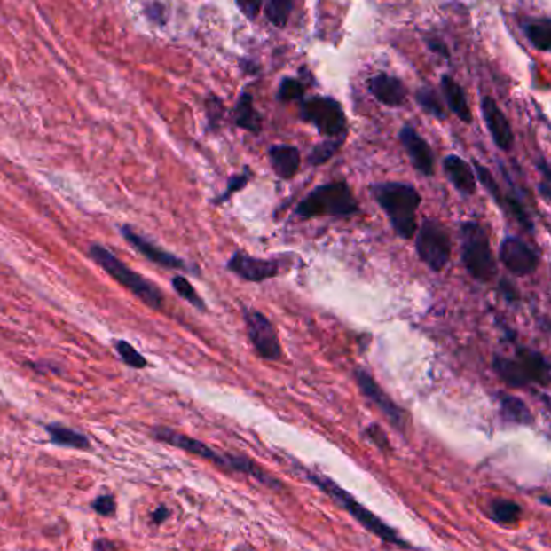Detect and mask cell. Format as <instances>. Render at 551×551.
Instances as JSON below:
<instances>
[{
	"instance_id": "6da1fadb",
	"label": "cell",
	"mask_w": 551,
	"mask_h": 551,
	"mask_svg": "<svg viewBox=\"0 0 551 551\" xmlns=\"http://www.w3.org/2000/svg\"><path fill=\"white\" fill-rule=\"evenodd\" d=\"M371 193L384 210L397 236L410 240L418 232L416 211L421 205V193L406 183H379L371 185Z\"/></svg>"
},
{
	"instance_id": "7a4b0ae2",
	"label": "cell",
	"mask_w": 551,
	"mask_h": 551,
	"mask_svg": "<svg viewBox=\"0 0 551 551\" xmlns=\"http://www.w3.org/2000/svg\"><path fill=\"white\" fill-rule=\"evenodd\" d=\"M153 437L160 440V442H165L168 445L176 446V448H181L187 453H193V455L201 456L203 460H209L211 463L216 464L223 469H228V471H237V473L248 474L255 477L256 481L262 482L264 485H270V487H279V482L274 481L272 477H270L268 474L264 473L263 469H260L256 464L244 458V456L228 455V453H218L216 450H213L211 446L205 445L201 440L197 438L189 437V436H184L176 432L173 429L168 428H157L153 429Z\"/></svg>"
},
{
	"instance_id": "3957f363",
	"label": "cell",
	"mask_w": 551,
	"mask_h": 551,
	"mask_svg": "<svg viewBox=\"0 0 551 551\" xmlns=\"http://www.w3.org/2000/svg\"><path fill=\"white\" fill-rule=\"evenodd\" d=\"M89 255L102 270H106L118 284L130 290L132 295L139 298L142 303L153 310L163 308V294L157 286L149 279L142 278L139 272H132L131 268L126 266L116 255L112 254L106 245H91Z\"/></svg>"
},
{
	"instance_id": "277c9868",
	"label": "cell",
	"mask_w": 551,
	"mask_h": 551,
	"mask_svg": "<svg viewBox=\"0 0 551 551\" xmlns=\"http://www.w3.org/2000/svg\"><path fill=\"white\" fill-rule=\"evenodd\" d=\"M461 234V260L466 272L477 282H490L497 276V263L492 252L489 232L479 221H464Z\"/></svg>"
},
{
	"instance_id": "5b68a950",
	"label": "cell",
	"mask_w": 551,
	"mask_h": 551,
	"mask_svg": "<svg viewBox=\"0 0 551 551\" xmlns=\"http://www.w3.org/2000/svg\"><path fill=\"white\" fill-rule=\"evenodd\" d=\"M359 210L358 201L345 181H334L316 187L298 203L302 218L318 216H351Z\"/></svg>"
},
{
	"instance_id": "8992f818",
	"label": "cell",
	"mask_w": 551,
	"mask_h": 551,
	"mask_svg": "<svg viewBox=\"0 0 551 551\" xmlns=\"http://www.w3.org/2000/svg\"><path fill=\"white\" fill-rule=\"evenodd\" d=\"M308 474V479H310V481L315 482L316 485L323 490L324 493H327V495H329L334 501H337L345 511H349L351 516L355 517L359 524L363 525L371 534H374L376 537H379V539H382L384 542L398 545V547H406V542L403 540L400 535L395 532L392 527H389V525L385 524L384 521H381L379 517L374 516L369 509H366L361 503H358L357 500L353 499L347 490L342 489L341 485H337L335 482L327 479L326 476H321V474Z\"/></svg>"
},
{
	"instance_id": "52a82bcc",
	"label": "cell",
	"mask_w": 551,
	"mask_h": 551,
	"mask_svg": "<svg viewBox=\"0 0 551 551\" xmlns=\"http://www.w3.org/2000/svg\"><path fill=\"white\" fill-rule=\"evenodd\" d=\"M416 252L432 272H442L452 256V240L437 219H424L416 232Z\"/></svg>"
},
{
	"instance_id": "ba28073f",
	"label": "cell",
	"mask_w": 551,
	"mask_h": 551,
	"mask_svg": "<svg viewBox=\"0 0 551 551\" xmlns=\"http://www.w3.org/2000/svg\"><path fill=\"white\" fill-rule=\"evenodd\" d=\"M302 120L313 124L326 138L345 136L347 118L341 104L333 97H311L302 104Z\"/></svg>"
},
{
	"instance_id": "9c48e42d",
	"label": "cell",
	"mask_w": 551,
	"mask_h": 551,
	"mask_svg": "<svg viewBox=\"0 0 551 551\" xmlns=\"http://www.w3.org/2000/svg\"><path fill=\"white\" fill-rule=\"evenodd\" d=\"M244 319L248 339L252 342L256 353L268 361L279 359L282 349L276 327L272 326V321L256 310H245Z\"/></svg>"
},
{
	"instance_id": "30bf717a",
	"label": "cell",
	"mask_w": 551,
	"mask_h": 551,
	"mask_svg": "<svg viewBox=\"0 0 551 551\" xmlns=\"http://www.w3.org/2000/svg\"><path fill=\"white\" fill-rule=\"evenodd\" d=\"M499 255L508 272L519 278L534 274L540 264L539 254L519 237H505L500 244Z\"/></svg>"
},
{
	"instance_id": "8fae6325",
	"label": "cell",
	"mask_w": 551,
	"mask_h": 551,
	"mask_svg": "<svg viewBox=\"0 0 551 551\" xmlns=\"http://www.w3.org/2000/svg\"><path fill=\"white\" fill-rule=\"evenodd\" d=\"M355 379H357V384H358L361 394L365 395L373 405H376L379 412L384 414L387 421L395 429H398L400 432H403V429H405V413H403L402 408L395 405L394 400L385 394L382 387L377 385L376 381L365 369H357L355 371Z\"/></svg>"
},
{
	"instance_id": "7c38bea8",
	"label": "cell",
	"mask_w": 551,
	"mask_h": 551,
	"mask_svg": "<svg viewBox=\"0 0 551 551\" xmlns=\"http://www.w3.org/2000/svg\"><path fill=\"white\" fill-rule=\"evenodd\" d=\"M398 138L402 142L403 149L412 160L414 169L428 177L434 176L436 158H434V152L430 149L428 140L424 139L413 126H403Z\"/></svg>"
},
{
	"instance_id": "4fadbf2b",
	"label": "cell",
	"mask_w": 551,
	"mask_h": 551,
	"mask_svg": "<svg viewBox=\"0 0 551 551\" xmlns=\"http://www.w3.org/2000/svg\"><path fill=\"white\" fill-rule=\"evenodd\" d=\"M228 270L239 278L250 282L272 279L279 274V263L276 260H263L256 256L236 252L228 262Z\"/></svg>"
},
{
	"instance_id": "5bb4252c",
	"label": "cell",
	"mask_w": 551,
	"mask_h": 551,
	"mask_svg": "<svg viewBox=\"0 0 551 551\" xmlns=\"http://www.w3.org/2000/svg\"><path fill=\"white\" fill-rule=\"evenodd\" d=\"M481 108L485 126L489 130L492 139L497 144V147L505 152L511 150L515 144V132L511 130V124L508 122L507 116L497 106V102L492 97H484Z\"/></svg>"
},
{
	"instance_id": "9a60e30c",
	"label": "cell",
	"mask_w": 551,
	"mask_h": 551,
	"mask_svg": "<svg viewBox=\"0 0 551 551\" xmlns=\"http://www.w3.org/2000/svg\"><path fill=\"white\" fill-rule=\"evenodd\" d=\"M122 234L140 255H144L147 260L155 263L158 266H163V268H168V270H187V263L181 260L179 256L163 250L161 247L152 244L146 237H142L139 232H136L131 226H122Z\"/></svg>"
},
{
	"instance_id": "2e32d148",
	"label": "cell",
	"mask_w": 551,
	"mask_h": 551,
	"mask_svg": "<svg viewBox=\"0 0 551 551\" xmlns=\"http://www.w3.org/2000/svg\"><path fill=\"white\" fill-rule=\"evenodd\" d=\"M367 88L377 102L385 106H402L406 100V88L402 81L385 73H377L369 79Z\"/></svg>"
},
{
	"instance_id": "e0dca14e",
	"label": "cell",
	"mask_w": 551,
	"mask_h": 551,
	"mask_svg": "<svg viewBox=\"0 0 551 551\" xmlns=\"http://www.w3.org/2000/svg\"><path fill=\"white\" fill-rule=\"evenodd\" d=\"M515 358L524 367L525 374L529 377L531 384L543 385V387L551 384V361L540 351L534 350L531 347L517 345Z\"/></svg>"
},
{
	"instance_id": "ac0fdd59",
	"label": "cell",
	"mask_w": 551,
	"mask_h": 551,
	"mask_svg": "<svg viewBox=\"0 0 551 551\" xmlns=\"http://www.w3.org/2000/svg\"><path fill=\"white\" fill-rule=\"evenodd\" d=\"M444 171L448 181L453 184L458 193L464 197H471L477 189V179L473 167L458 155H448L444 160Z\"/></svg>"
},
{
	"instance_id": "d6986e66",
	"label": "cell",
	"mask_w": 551,
	"mask_h": 551,
	"mask_svg": "<svg viewBox=\"0 0 551 551\" xmlns=\"http://www.w3.org/2000/svg\"><path fill=\"white\" fill-rule=\"evenodd\" d=\"M270 163L272 171L282 179H290L297 175L300 168V152L294 146H272L270 147Z\"/></svg>"
},
{
	"instance_id": "ffe728a7",
	"label": "cell",
	"mask_w": 551,
	"mask_h": 551,
	"mask_svg": "<svg viewBox=\"0 0 551 551\" xmlns=\"http://www.w3.org/2000/svg\"><path fill=\"white\" fill-rule=\"evenodd\" d=\"M492 369L511 389H524L527 385H531V381L525 374L524 367L516 358H508V357L497 355L492 359Z\"/></svg>"
},
{
	"instance_id": "44dd1931",
	"label": "cell",
	"mask_w": 551,
	"mask_h": 551,
	"mask_svg": "<svg viewBox=\"0 0 551 551\" xmlns=\"http://www.w3.org/2000/svg\"><path fill=\"white\" fill-rule=\"evenodd\" d=\"M440 86H442V92H444L446 106H450V110L466 124L473 122V114H471V108L464 94V89L456 83L455 79L442 76Z\"/></svg>"
},
{
	"instance_id": "7402d4cb",
	"label": "cell",
	"mask_w": 551,
	"mask_h": 551,
	"mask_svg": "<svg viewBox=\"0 0 551 551\" xmlns=\"http://www.w3.org/2000/svg\"><path fill=\"white\" fill-rule=\"evenodd\" d=\"M500 414L507 422L529 426L534 422V416L516 395L499 394Z\"/></svg>"
},
{
	"instance_id": "603a6c76",
	"label": "cell",
	"mask_w": 551,
	"mask_h": 551,
	"mask_svg": "<svg viewBox=\"0 0 551 551\" xmlns=\"http://www.w3.org/2000/svg\"><path fill=\"white\" fill-rule=\"evenodd\" d=\"M234 122L240 130L258 134L262 131V116L255 110L254 97L248 92H242L237 100L234 110Z\"/></svg>"
},
{
	"instance_id": "cb8c5ba5",
	"label": "cell",
	"mask_w": 551,
	"mask_h": 551,
	"mask_svg": "<svg viewBox=\"0 0 551 551\" xmlns=\"http://www.w3.org/2000/svg\"><path fill=\"white\" fill-rule=\"evenodd\" d=\"M45 430L55 445L71 446L78 450H88L91 446L89 438L75 429L67 428L61 424H49Z\"/></svg>"
},
{
	"instance_id": "d4e9b609",
	"label": "cell",
	"mask_w": 551,
	"mask_h": 551,
	"mask_svg": "<svg viewBox=\"0 0 551 551\" xmlns=\"http://www.w3.org/2000/svg\"><path fill=\"white\" fill-rule=\"evenodd\" d=\"M525 35L532 44L543 52H551V21L535 20L525 25Z\"/></svg>"
},
{
	"instance_id": "484cf974",
	"label": "cell",
	"mask_w": 551,
	"mask_h": 551,
	"mask_svg": "<svg viewBox=\"0 0 551 551\" xmlns=\"http://www.w3.org/2000/svg\"><path fill=\"white\" fill-rule=\"evenodd\" d=\"M292 9H294V0H263L264 17L268 18V21L274 27H286Z\"/></svg>"
},
{
	"instance_id": "4316f807",
	"label": "cell",
	"mask_w": 551,
	"mask_h": 551,
	"mask_svg": "<svg viewBox=\"0 0 551 551\" xmlns=\"http://www.w3.org/2000/svg\"><path fill=\"white\" fill-rule=\"evenodd\" d=\"M521 507L509 500H495L490 505V516L500 524H513L521 516Z\"/></svg>"
},
{
	"instance_id": "83f0119b",
	"label": "cell",
	"mask_w": 551,
	"mask_h": 551,
	"mask_svg": "<svg viewBox=\"0 0 551 551\" xmlns=\"http://www.w3.org/2000/svg\"><path fill=\"white\" fill-rule=\"evenodd\" d=\"M416 102L420 104L421 108L426 112V114L437 118V120H445L446 114L445 108L442 106L440 98H438L436 91L430 88H421L416 92Z\"/></svg>"
},
{
	"instance_id": "f1b7e54d",
	"label": "cell",
	"mask_w": 551,
	"mask_h": 551,
	"mask_svg": "<svg viewBox=\"0 0 551 551\" xmlns=\"http://www.w3.org/2000/svg\"><path fill=\"white\" fill-rule=\"evenodd\" d=\"M342 142H343V136H339V138H329L327 140H324L321 144H318L315 149L311 150V153H310V157H308V161H310V165H323L326 163L327 160H331V158L339 152L341 149Z\"/></svg>"
},
{
	"instance_id": "f546056e",
	"label": "cell",
	"mask_w": 551,
	"mask_h": 551,
	"mask_svg": "<svg viewBox=\"0 0 551 551\" xmlns=\"http://www.w3.org/2000/svg\"><path fill=\"white\" fill-rule=\"evenodd\" d=\"M171 284H173V289L177 292V295L184 298L185 302H189L193 308H197V310H201V311H205V310H207L205 302H203L201 295L197 294V290L193 289L191 280L185 279L184 276H175L173 280H171Z\"/></svg>"
},
{
	"instance_id": "4dcf8cb0",
	"label": "cell",
	"mask_w": 551,
	"mask_h": 551,
	"mask_svg": "<svg viewBox=\"0 0 551 551\" xmlns=\"http://www.w3.org/2000/svg\"><path fill=\"white\" fill-rule=\"evenodd\" d=\"M114 349L118 351L120 358L128 366L136 367V369H144L147 366V359L144 358L139 351L132 347L131 343H128L126 341H118L114 343Z\"/></svg>"
},
{
	"instance_id": "1f68e13d",
	"label": "cell",
	"mask_w": 551,
	"mask_h": 551,
	"mask_svg": "<svg viewBox=\"0 0 551 551\" xmlns=\"http://www.w3.org/2000/svg\"><path fill=\"white\" fill-rule=\"evenodd\" d=\"M303 94H305V88L298 79L284 78L280 81L279 91H278V98L280 102L302 100Z\"/></svg>"
},
{
	"instance_id": "d6a6232c",
	"label": "cell",
	"mask_w": 551,
	"mask_h": 551,
	"mask_svg": "<svg viewBox=\"0 0 551 551\" xmlns=\"http://www.w3.org/2000/svg\"><path fill=\"white\" fill-rule=\"evenodd\" d=\"M250 176H252V171L248 169V168H245L244 173H240V175L232 176L231 179L228 181V187H226V191L219 195L218 199H215L213 203L215 205H219V203H223V201H228L229 197L232 195V193H239V191H242L247 183H248V179H250Z\"/></svg>"
},
{
	"instance_id": "836d02e7",
	"label": "cell",
	"mask_w": 551,
	"mask_h": 551,
	"mask_svg": "<svg viewBox=\"0 0 551 551\" xmlns=\"http://www.w3.org/2000/svg\"><path fill=\"white\" fill-rule=\"evenodd\" d=\"M537 169L540 173V183H539V193L543 201H551V165H548L543 158L537 160Z\"/></svg>"
},
{
	"instance_id": "e575fe53",
	"label": "cell",
	"mask_w": 551,
	"mask_h": 551,
	"mask_svg": "<svg viewBox=\"0 0 551 551\" xmlns=\"http://www.w3.org/2000/svg\"><path fill=\"white\" fill-rule=\"evenodd\" d=\"M223 114H224V106H223V102L219 100L218 97H209V100H207V114H209V122H210L213 130L218 128Z\"/></svg>"
},
{
	"instance_id": "d590c367",
	"label": "cell",
	"mask_w": 551,
	"mask_h": 551,
	"mask_svg": "<svg viewBox=\"0 0 551 551\" xmlns=\"http://www.w3.org/2000/svg\"><path fill=\"white\" fill-rule=\"evenodd\" d=\"M92 508L96 509L100 516H112L114 509H116V503H114V499L112 495H100V497H97L94 500Z\"/></svg>"
},
{
	"instance_id": "8d00e7d4",
	"label": "cell",
	"mask_w": 551,
	"mask_h": 551,
	"mask_svg": "<svg viewBox=\"0 0 551 551\" xmlns=\"http://www.w3.org/2000/svg\"><path fill=\"white\" fill-rule=\"evenodd\" d=\"M236 4L247 20H255L262 12L263 0H236Z\"/></svg>"
},
{
	"instance_id": "74e56055",
	"label": "cell",
	"mask_w": 551,
	"mask_h": 551,
	"mask_svg": "<svg viewBox=\"0 0 551 551\" xmlns=\"http://www.w3.org/2000/svg\"><path fill=\"white\" fill-rule=\"evenodd\" d=\"M366 436L369 440H373L374 444H376L381 450H389L390 445H389V440H387V436H385L384 430L379 428L377 424H373V426H369L366 429Z\"/></svg>"
},
{
	"instance_id": "f35d334b",
	"label": "cell",
	"mask_w": 551,
	"mask_h": 551,
	"mask_svg": "<svg viewBox=\"0 0 551 551\" xmlns=\"http://www.w3.org/2000/svg\"><path fill=\"white\" fill-rule=\"evenodd\" d=\"M500 292H501V295L507 300L508 303H517L519 302V292H517L516 286L511 280H500Z\"/></svg>"
},
{
	"instance_id": "ab89813d",
	"label": "cell",
	"mask_w": 551,
	"mask_h": 551,
	"mask_svg": "<svg viewBox=\"0 0 551 551\" xmlns=\"http://www.w3.org/2000/svg\"><path fill=\"white\" fill-rule=\"evenodd\" d=\"M147 15H149L150 20H153V21H157V23H165V18H161V15H165V9H163V5H160V4H152L147 7V12H146Z\"/></svg>"
},
{
	"instance_id": "60d3db41",
	"label": "cell",
	"mask_w": 551,
	"mask_h": 551,
	"mask_svg": "<svg viewBox=\"0 0 551 551\" xmlns=\"http://www.w3.org/2000/svg\"><path fill=\"white\" fill-rule=\"evenodd\" d=\"M94 551H116V547L108 539H97L94 543Z\"/></svg>"
},
{
	"instance_id": "b9f144b4",
	"label": "cell",
	"mask_w": 551,
	"mask_h": 551,
	"mask_svg": "<svg viewBox=\"0 0 551 551\" xmlns=\"http://www.w3.org/2000/svg\"><path fill=\"white\" fill-rule=\"evenodd\" d=\"M152 517H153V521H155L157 524H161V523H165L168 517H169V509H168L167 507L157 508V509L153 511Z\"/></svg>"
},
{
	"instance_id": "7bdbcfd3",
	"label": "cell",
	"mask_w": 551,
	"mask_h": 551,
	"mask_svg": "<svg viewBox=\"0 0 551 551\" xmlns=\"http://www.w3.org/2000/svg\"><path fill=\"white\" fill-rule=\"evenodd\" d=\"M429 47H430L432 52L440 53V55H444L445 59L450 57L448 52H446L445 45L442 44V43H438V41H430V43H429Z\"/></svg>"
},
{
	"instance_id": "ee69618b",
	"label": "cell",
	"mask_w": 551,
	"mask_h": 551,
	"mask_svg": "<svg viewBox=\"0 0 551 551\" xmlns=\"http://www.w3.org/2000/svg\"><path fill=\"white\" fill-rule=\"evenodd\" d=\"M540 321H542L543 327H545V329H547V331H548V333L551 334V319H547V318H542Z\"/></svg>"
},
{
	"instance_id": "f6af8a7d",
	"label": "cell",
	"mask_w": 551,
	"mask_h": 551,
	"mask_svg": "<svg viewBox=\"0 0 551 551\" xmlns=\"http://www.w3.org/2000/svg\"><path fill=\"white\" fill-rule=\"evenodd\" d=\"M540 501H542V503H545V505H550L551 507V499H548V497H542V499H540Z\"/></svg>"
}]
</instances>
